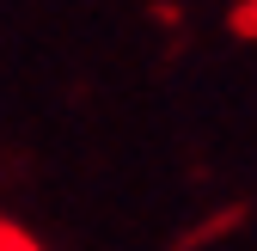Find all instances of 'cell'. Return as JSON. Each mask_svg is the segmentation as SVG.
<instances>
[{"instance_id":"obj_1","label":"cell","mask_w":257,"mask_h":251,"mask_svg":"<svg viewBox=\"0 0 257 251\" xmlns=\"http://www.w3.org/2000/svg\"><path fill=\"white\" fill-rule=\"evenodd\" d=\"M251 7H257V0H239V7H233V31H239V37H251Z\"/></svg>"}]
</instances>
